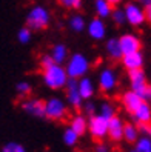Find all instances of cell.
<instances>
[{"label": "cell", "mask_w": 151, "mask_h": 152, "mask_svg": "<svg viewBox=\"0 0 151 152\" xmlns=\"http://www.w3.org/2000/svg\"><path fill=\"white\" fill-rule=\"evenodd\" d=\"M43 74H42V78H43V83H45V86H48L49 89H54V91H57V89H62L65 88L68 80H69V75L66 72V69L59 65V63H51L45 68H42Z\"/></svg>", "instance_id": "obj_1"}, {"label": "cell", "mask_w": 151, "mask_h": 152, "mask_svg": "<svg viewBox=\"0 0 151 152\" xmlns=\"http://www.w3.org/2000/svg\"><path fill=\"white\" fill-rule=\"evenodd\" d=\"M66 72L69 75V78H76L79 80L80 77L86 75L90 71V60L85 54L82 52H74L73 56H69V58L66 60Z\"/></svg>", "instance_id": "obj_2"}, {"label": "cell", "mask_w": 151, "mask_h": 152, "mask_svg": "<svg viewBox=\"0 0 151 152\" xmlns=\"http://www.w3.org/2000/svg\"><path fill=\"white\" fill-rule=\"evenodd\" d=\"M49 22H51V14L46 8L42 6V5L32 6L28 12V15H26V25H28L32 31H42V29L48 28Z\"/></svg>", "instance_id": "obj_3"}, {"label": "cell", "mask_w": 151, "mask_h": 152, "mask_svg": "<svg viewBox=\"0 0 151 152\" xmlns=\"http://www.w3.org/2000/svg\"><path fill=\"white\" fill-rule=\"evenodd\" d=\"M130 75V85L131 89L136 91L144 100H151V85L147 82V75L144 72V69H134L128 71Z\"/></svg>", "instance_id": "obj_4"}, {"label": "cell", "mask_w": 151, "mask_h": 152, "mask_svg": "<svg viewBox=\"0 0 151 152\" xmlns=\"http://www.w3.org/2000/svg\"><path fill=\"white\" fill-rule=\"evenodd\" d=\"M68 115V104L60 97H51L45 102V117L54 121L63 120Z\"/></svg>", "instance_id": "obj_5"}, {"label": "cell", "mask_w": 151, "mask_h": 152, "mask_svg": "<svg viewBox=\"0 0 151 152\" xmlns=\"http://www.w3.org/2000/svg\"><path fill=\"white\" fill-rule=\"evenodd\" d=\"M108 121L103 115L94 114L88 118V131L94 140L102 141L105 137H108Z\"/></svg>", "instance_id": "obj_6"}, {"label": "cell", "mask_w": 151, "mask_h": 152, "mask_svg": "<svg viewBox=\"0 0 151 152\" xmlns=\"http://www.w3.org/2000/svg\"><path fill=\"white\" fill-rule=\"evenodd\" d=\"M125 11V15H127V23L137 28V26L144 25L147 22V17H145V8L142 6L140 3H136V2H128L123 8Z\"/></svg>", "instance_id": "obj_7"}, {"label": "cell", "mask_w": 151, "mask_h": 152, "mask_svg": "<svg viewBox=\"0 0 151 152\" xmlns=\"http://www.w3.org/2000/svg\"><path fill=\"white\" fill-rule=\"evenodd\" d=\"M65 94H66V103L74 109H80L83 106V98L79 91V82L76 78H69L65 86Z\"/></svg>", "instance_id": "obj_8"}, {"label": "cell", "mask_w": 151, "mask_h": 152, "mask_svg": "<svg viewBox=\"0 0 151 152\" xmlns=\"http://www.w3.org/2000/svg\"><path fill=\"white\" fill-rule=\"evenodd\" d=\"M99 88L103 92H113L117 88V72L113 68H103L99 72Z\"/></svg>", "instance_id": "obj_9"}, {"label": "cell", "mask_w": 151, "mask_h": 152, "mask_svg": "<svg viewBox=\"0 0 151 152\" xmlns=\"http://www.w3.org/2000/svg\"><path fill=\"white\" fill-rule=\"evenodd\" d=\"M144 102H145L144 98H142L136 91H133V89H130V91H127V92H123L122 97H120V103L123 106V109H125L128 114H133Z\"/></svg>", "instance_id": "obj_10"}, {"label": "cell", "mask_w": 151, "mask_h": 152, "mask_svg": "<svg viewBox=\"0 0 151 152\" xmlns=\"http://www.w3.org/2000/svg\"><path fill=\"white\" fill-rule=\"evenodd\" d=\"M119 43H120V48H122V52H123V54L137 52V51H140V48H142L140 39L137 37L136 34H131V32L122 34L120 37H119Z\"/></svg>", "instance_id": "obj_11"}, {"label": "cell", "mask_w": 151, "mask_h": 152, "mask_svg": "<svg viewBox=\"0 0 151 152\" xmlns=\"http://www.w3.org/2000/svg\"><path fill=\"white\" fill-rule=\"evenodd\" d=\"M86 32L93 40H103L106 37V25L103 22V19L100 17H96L91 22H88L86 25Z\"/></svg>", "instance_id": "obj_12"}, {"label": "cell", "mask_w": 151, "mask_h": 152, "mask_svg": "<svg viewBox=\"0 0 151 152\" xmlns=\"http://www.w3.org/2000/svg\"><path fill=\"white\" fill-rule=\"evenodd\" d=\"M22 109L32 117H45V102L40 98H28L22 103Z\"/></svg>", "instance_id": "obj_13"}, {"label": "cell", "mask_w": 151, "mask_h": 152, "mask_svg": "<svg viewBox=\"0 0 151 152\" xmlns=\"http://www.w3.org/2000/svg\"><path fill=\"white\" fill-rule=\"evenodd\" d=\"M123 128H125V123L123 120L116 114L113 118H110L108 121V137L111 141H120L123 140Z\"/></svg>", "instance_id": "obj_14"}, {"label": "cell", "mask_w": 151, "mask_h": 152, "mask_svg": "<svg viewBox=\"0 0 151 152\" xmlns=\"http://www.w3.org/2000/svg\"><path fill=\"white\" fill-rule=\"evenodd\" d=\"M122 65L127 71H134V69H142L144 66V54L140 51L137 52H130V54H123L122 58Z\"/></svg>", "instance_id": "obj_15"}, {"label": "cell", "mask_w": 151, "mask_h": 152, "mask_svg": "<svg viewBox=\"0 0 151 152\" xmlns=\"http://www.w3.org/2000/svg\"><path fill=\"white\" fill-rule=\"evenodd\" d=\"M79 82V91H80V95L83 100H90V98H93L94 92H96V86H94V82L90 78V77H80L77 80Z\"/></svg>", "instance_id": "obj_16"}, {"label": "cell", "mask_w": 151, "mask_h": 152, "mask_svg": "<svg viewBox=\"0 0 151 152\" xmlns=\"http://www.w3.org/2000/svg\"><path fill=\"white\" fill-rule=\"evenodd\" d=\"M131 115H133V118H134V121L139 123V124L151 123V106H150L148 102L145 100Z\"/></svg>", "instance_id": "obj_17"}, {"label": "cell", "mask_w": 151, "mask_h": 152, "mask_svg": "<svg viewBox=\"0 0 151 152\" xmlns=\"http://www.w3.org/2000/svg\"><path fill=\"white\" fill-rule=\"evenodd\" d=\"M105 51H106V54H108V57L113 58V60H120L122 56H123L120 43H119V39H108V40H106Z\"/></svg>", "instance_id": "obj_18"}, {"label": "cell", "mask_w": 151, "mask_h": 152, "mask_svg": "<svg viewBox=\"0 0 151 152\" xmlns=\"http://www.w3.org/2000/svg\"><path fill=\"white\" fill-rule=\"evenodd\" d=\"M51 57H52V60H54L56 63H59V65L66 63V60L69 58L66 45H63V43L54 45V46H52V49H51Z\"/></svg>", "instance_id": "obj_19"}, {"label": "cell", "mask_w": 151, "mask_h": 152, "mask_svg": "<svg viewBox=\"0 0 151 152\" xmlns=\"http://www.w3.org/2000/svg\"><path fill=\"white\" fill-rule=\"evenodd\" d=\"M94 11H96L97 17H100V19L105 20L106 17H111L114 10L108 0H94Z\"/></svg>", "instance_id": "obj_20"}, {"label": "cell", "mask_w": 151, "mask_h": 152, "mask_svg": "<svg viewBox=\"0 0 151 152\" xmlns=\"http://www.w3.org/2000/svg\"><path fill=\"white\" fill-rule=\"evenodd\" d=\"M69 128H73L79 135H83V134L88 131V120L85 115L82 114H76L69 121Z\"/></svg>", "instance_id": "obj_21"}, {"label": "cell", "mask_w": 151, "mask_h": 152, "mask_svg": "<svg viewBox=\"0 0 151 152\" xmlns=\"http://www.w3.org/2000/svg\"><path fill=\"white\" fill-rule=\"evenodd\" d=\"M86 20H85V17L82 14H73L68 19V26H69V29L71 31H74V32H82L86 29Z\"/></svg>", "instance_id": "obj_22"}, {"label": "cell", "mask_w": 151, "mask_h": 152, "mask_svg": "<svg viewBox=\"0 0 151 152\" xmlns=\"http://www.w3.org/2000/svg\"><path fill=\"white\" fill-rule=\"evenodd\" d=\"M140 137V129L134 123H125L123 128V140L128 143H136L137 138Z\"/></svg>", "instance_id": "obj_23"}, {"label": "cell", "mask_w": 151, "mask_h": 152, "mask_svg": "<svg viewBox=\"0 0 151 152\" xmlns=\"http://www.w3.org/2000/svg\"><path fill=\"white\" fill-rule=\"evenodd\" d=\"M79 137H80V135H79V134H77L73 128L68 126V128L65 129L63 137H62V138H63V143H65L66 146H76L77 141H79Z\"/></svg>", "instance_id": "obj_24"}, {"label": "cell", "mask_w": 151, "mask_h": 152, "mask_svg": "<svg viewBox=\"0 0 151 152\" xmlns=\"http://www.w3.org/2000/svg\"><path fill=\"white\" fill-rule=\"evenodd\" d=\"M134 149L137 152H151V137L140 135L134 143Z\"/></svg>", "instance_id": "obj_25"}, {"label": "cell", "mask_w": 151, "mask_h": 152, "mask_svg": "<svg viewBox=\"0 0 151 152\" xmlns=\"http://www.w3.org/2000/svg\"><path fill=\"white\" fill-rule=\"evenodd\" d=\"M31 39H32V29L29 28V26H23V28H20L19 32H17V40H19L22 45L29 43Z\"/></svg>", "instance_id": "obj_26"}, {"label": "cell", "mask_w": 151, "mask_h": 152, "mask_svg": "<svg viewBox=\"0 0 151 152\" xmlns=\"http://www.w3.org/2000/svg\"><path fill=\"white\" fill-rule=\"evenodd\" d=\"M99 114H100V115H103V117H105L106 120H110V118H113L114 115H116V108H114V106H113L110 102H103V103L100 104Z\"/></svg>", "instance_id": "obj_27"}, {"label": "cell", "mask_w": 151, "mask_h": 152, "mask_svg": "<svg viewBox=\"0 0 151 152\" xmlns=\"http://www.w3.org/2000/svg\"><path fill=\"white\" fill-rule=\"evenodd\" d=\"M111 19H113V22H114V23L119 25V26L127 23V15H125V11L120 10V8H116V10L113 11V14H111Z\"/></svg>", "instance_id": "obj_28"}, {"label": "cell", "mask_w": 151, "mask_h": 152, "mask_svg": "<svg viewBox=\"0 0 151 152\" xmlns=\"http://www.w3.org/2000/svg\"><path fill=\"white\" fill-rule=\"evenodd\" d=\"M2 152H26V149L23 148V145L17 141H10L2 148Z\"/></svg>", "instance_id": "obj_29"}, {"label": "cell", "mask_w": 151, "mask_h": 152, "mask_svg": "<svg viewBox=\"0 0 151 152\" xmlns=\"http://www.w3.org/2000/svg\"><path fill=\"white\" fill-rule=\"evenodd\" d=\"M15 91L20 97H26L31 94V85L28 82H19L15 85Z\"/></svg>", "instance_id": "obj_30"}, {"label": "cell", "mask_w": 151, "mask_h": 152, "mask_svg": "<svg viewBox=\"0 0 151 152\" xmlns=\"http://www.w3.org/2000/svg\"><path fill=\"white\" fill-rule=\"evenodd\" d=\"M59 3L66 10H80L82 0H59Z\"/></svg>", "instance_id": "obj_31"}, {"label": "cell", "mask_w": 151, "mask_h": 152, "mask_svg": "<svg viewBox=\"0 0 151 152\" xmlns=\"http://www.w3.org/2000/svg\"><path fill=\"white\" fill-rule=\"evenodd\" d=\"M83 109H85V114L88 115V117H91V115L96 114V106H94V103H91V102L85 103V104H83Z\"/></svg>", "instance_id": "obj_32"}, {"label": "cell", "mask_w": 151, "mask_h": 152, "mask_svg": "<svg viewBox=\"0 0 151 152\" xmlns=\"http://www.w3.org/2000/svg\"><path fill=\"white\" fill-rule=\"evenodd\" d=\"M139 129H140V135H148V137H151V123L140 124Z\"/></svg>", "instance_id": "obj_33"}, {"label": "cell", "mask_w": 151, "mask_h": 152, "mask_svg": "<svg viewBox=\"0 0 151 152\" xmlns=\"http://www.w3.org/2000/svg\"><path fill=\"white\" fill-rule=\"evenodd\" d=\"M94 152H110V146L106 145V143L100 141V143H97V145H96Z\"/></svg>", "instance_id": "obj_34"}, {"label": "cell", "mask_w": 151, "mask_h": 152, "mask_svg": "<svg viewBox=\"0 0 151 152\" xmlns=\"http://www.w3.org/2000/svg\"><path fill=\"white\" fill-rule=\"evenodd\" d=\"M144 8H145V17H147V22L151 25V3L147 5V6H144Z\"/></svg>", "instance_id": "obj_35"}, {"label": "cell", "mask_w": 151, "mask_h": 152, "mask_svg": "<svg viewBox=\"0 0 151 152\" xmlns=\"http://www.w3.org/2000/svg\"><path fill=\"white\" fill-rule=\"evenodd\" d=\"M108 2H110L113 6H117V5H120V3L123 2V0H108Z\"/></svg>", "instance_id": "obj_36"}, {"label": "cell", "mask_w": 151, "mask_h": 152, "mask_svg": "<svg viewBox=\"0 0 151 152\" xmlns=\"http://www.w3.org/2000/svg\"><path fill=\"white\" fill-rule=\"evenodd\" d=\"M137 3H140L142 6H147V5L151 3V0H137Z\"/></svg>", "instance_id": "obj_37"}, {"label": "cell", "mask_w": 151, "mask_h": 152, "mask_svg": "<svg viewBox=\"0 0 151 152\" xmlns=\"http://www.w3.org/2000/svg\"><path fill=\"white\" fill-rule=\"evenodd\" d=\"M128 152H137L136 149H131V151H128Z\"/></svg>", "instance_id": "obj_38"}]
</instances>
